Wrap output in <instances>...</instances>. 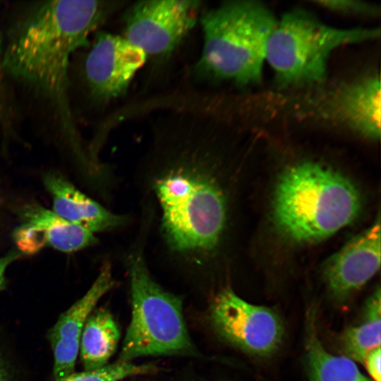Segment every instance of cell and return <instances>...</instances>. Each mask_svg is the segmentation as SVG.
I'll return each instance as SVG.
<instances>
[{"label": "cell", "mask_w": 381, "mask_h": 381, "mask_svg": "<svg viewBox=\"0 0 381 381\" xmlns=\"http://www.w3.org/2000/svg\"><path fill=\"white\" fill-rule=\"evenodd\" d=\"M148 159L157 168L152 187L169 246L202 255L216 248L227 218L225 193L215 174L217 123L205 93L168 97L157 106Z\"/></svg>", "instance_id": "1"}, {"label": "cell", "mask_w": 381, "mask_h": 381, "mask_svg": "<svg viewBox=\"0 0 381 381\" xmlns=\"http://www.w3.org/2000/svg\"><path fill=\"white\" fill-rule=\"evenodd\" d=\"M121 1H50L25 18L5 56L17 78L53 95L64 93L71 55L88 43L90 35Z\"/></svg>", "instance_id": "2"}, {"label": "cell", "mask_w": 381, "mask_h": 381, "mask_svg": "<svg viewBox=\"0 0 381 381\" xmlns=\"http://www.w3.org/2000/svg\"><path fill=\"white\" fill-rule=\"evenodd\" d=\"M361 205V194L348 178L327 165L304 162L290 167L279 177L272 214L287 238L310 243L352 223Z\"/></svg>", "instance_id": "3"}, {"label": "cell", "mask_w": 381, "mask_h": 381, "mask_svg": "<svg viewBox=\"0 0 381 381\" xmlns=\"http://www.w3.org/2000/svg\"><path fill=\"white\" fill-rule=\"evenodd\" d=\"M198 73L240 86L262 80L266 46L277 18L256 1H227L202 13Z\"/></svg>", "instance_id": "4"}, {"label": "cell", "mask_w": 381, "mask_h": 381, "mask_svg": "<svg viewBox=\"0 0 381 381\" xmlns=\"http://www.w3.org/2000/svg\"><path fill=\"white\" fill-rule=\"evenodd\" d=\"M380 35L375 28H334L295 9L277 19L267 40L265 61L281 87L318 84L325 79L329 59L337 49L375 40Z\"/></svg>", "instance_id": "5"}, {"label": "cell", "mask_w": 381, "mask_h": 381, "mask_svg": "<svg viewBox=\"0 0 381 381\" xmlns=\"http://www.w3.org/2000/svg\"><path fill=\"white\" fill-rule=\"evenodd\" d=\"M128 265L132 314L116 361L132 362L143 356H195L181 300L154 281L142 255H131Z\"/></svg>", "instance_id": "6"}, {"label": "cell", "mask_w": 381, "mask_h": 381, "mask_svg": "<svg viewBox=\"0 0 381 381\" xmlns=\"http://www.w3.org/2000/svg\"><path fill=\"white\" fill-rule=\"evenodd\" d=\"M201 2L194 0H143L127 8L123 36L147 56L171 54L194 28Z\"/></svg>", "instance_id": "7"}, {"label": "cell", "mask_w": 381, "mask_h": 381, "mask_svg": "<svg viewBox=\"0 0 381 381\" xmlns=\"http://www.w3.org/2000/svg\"><path fill=\"white\" fill-rule=\"evenodd\" d=\"M210 318L219 335L253 355H270L282 340L283 325L275 311L250 303L231 289L217 295L212 304Z\"/></svg>", "instance_id": "8"}, {"label": "cell", "mask_w": 381, "mask_h": 381, "mask_svg": "<svg viewBox=\"0 0 381 381\" xmlns=\"http://www.w3.org/2000/svg\"><path fill=\"white\" fill-rule=\"evenodd\" d=\"M147 58L143 50L123 36L99 33L85 61L92 93L106 101L123 95Z\"/></svg>", "instance_id": "9"}, {"label": "cell", "mask_w": 381, "mask_h": 381, "mask_svg": "<svg viewBox=\"0 0 381 381\" xmlns=\"http://www.w3.org/2000/svg\"><path fill=\"white\" fill-rule=\"evenodd\" d=\"M380 222L377 216L370 227L351 238L325 262L323 277L335 300H346L380 270Z\"/></svg>", "instance_id": "10"}, {"label": "cell", "mask_w": 381, "mask_h": 381, "mask_svg": "<svg viewBox=\"0 0 381 381\" xmlns=\"http://www.w3.org/2000/svg\"><path fill=\"white\" fill-rule=\"evenodd\" d=\"M13 239L21 254L33 255L46 247L71 253L95 244L93 233L74 225L52 210L40 205L26 207Z\"/></svg>", "instance_id": "11"}, {"label": "cell", "mask_w": 381, "mask_h": 381, "mask_svg": "<svg viewBox=\"0 0 381 381\" xmlns=\"http://www.w3.org/2000/svg\"><path fill=\"white\" fill-rule=\"evenodd\" d=\"M113 282L111 266L106 262L85 295L62 313L49 331L48 339L54 355L55 380L74 372L85 321L99 299L112 287Z\"/></svg>", "instance_id": "12"}, {"label": "cell", "mask_w": 381, "mask_h": 381, "mask_svg": "<svg viewBox=\"0 0 381 381\" xmlns=\"http://www.w3.org/2000/svg\"><path fill=\"white\" fill-rule=\"evenodd\" d=\"M380 79L371 73L349 83L333 95L329 111L339 122L368 139L380 138Z\"/></svg>", "instance_id": "13"}, {"label": "cell", "mask_w": 381, "mask_h": 381, "mask_svg": "<svg viewBox=\"0 0 381 381\" xmlns=\"http://www.w3.org/2000/svg\"><path fill=\"white\" fill-rule=\"evenodd\" d=\"M44 183L52 198V210L74 225L95 234L125 222L122 216L107 210L59 175L47 174Z\"/></svg>", "instance_id": "14"}, {"label": "cell", "mask_w": 381, "mask_h": 381, "mask_svg": "<svg viewBox=\"0 0 381 381\" xmlns=\"http://www.w3.org/2000/svg\"><path fill=\"white\" fill-rule=\"evenodd\" d=\"M305 353L310 381H373L354 361L329 353L318 337L315 313L308 310L305 322Z\"/></svg>", "instance_id": "15"}, {"label": "cell", "mask_w": 381, "mask_h": 381, "mask_svg": "<svg viewBox=\"0 0 381 381\" xmlns=\"http://www.w3.org/2000/svg\"><path fill=\"white\" fill-rule=\"evenodd\" d=\"M120 330L111 313L105 308L94 309L84 325L79 353L85 370H93L108 364L115 353Z\"/></svg>", "instance_id": "16"}, {"label": "cell", "mask_w": 381, "mask_h": 381, "mask_svg": "<svg viewBox=\"0 0 381 381\" xmlns=\"http://www.w3.org/2000/svg\"><path fill=\"white\" fill-rule=\"evenodd\" d=\"M378 287L368 299L364 308V320L348 328L341 339L342 349L353 361L364 362L366 356L380 347L381 303Z\"/></svg>", "instance_id": "17"}, {"label": "cell", "mask_w": 381, "mask_h": 381, "mask_svg": "<svg viewBox=\"0 0 381 381\" xmlns=\"http://www.w3.org/2000/svg\"><path fill=\"white\" fill-rule=\"evenodd\" d=\"M157 370V366L153 364L116 361L93 370L73 372L55 381H121L134 376L155 373Z\"/></svg>", "instance_id": "18"}, {"label": "cell", "mask_w": 381, "mask_h": 381, "mask_svg": "<svg viewBox=\"0 0 381 381\" xmlns=\"http://www.w3.org/2000/svg\"><path fill=\"white\" fill-rule=\"evenodd\" d=\"M313 3L328 11L353 16H375L380 8L375 4L356 0H322Z\"/></svg>", "instance_id": "19"}, {"label": "cell", "mask_w": 381, "mask_h": 381, "mask_svg": "<svg viewBox=\"0 0 381 381\" xmlns=\"http://www.w3.org/2000/svg\"><path fill=\"white\" fill-rule=\"evenodd\" d=\"M380 358L381 350L378 347L370 352L364 361L366 369L374 381L381 380Z\"/></svg>", "instance_id": "20"}, {"label": "cell", "mask_w": 381, "mask_h": 381, "mask_svg": "<svg viewBox=\"0 0 381 381\" xmlns=\"http://www.w3.org/2000/svg\"><path fill=\"white\" fill-rule=\"evenodd\" d=\"M21 255L22 254L18 250H15L0 258V291L5 287L6 280L4 274L7 267Z\"/></svg>", "instance_id": "21"}]
</instances>
